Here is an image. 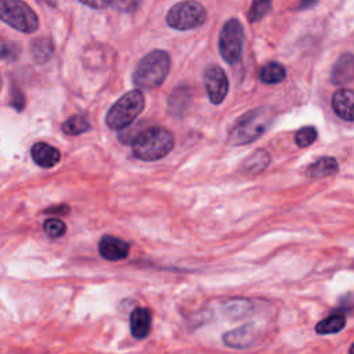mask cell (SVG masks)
<instances>
[{"label":"cell","mask_w":354,"mask_h":354,"mask_svg":"<svg viewBox=\"0 0 354 354\" xmlns=\"http://www.w3.org/2000/svg\"><path fill=\"white\" fill-rule=\"evenodd\" d=\"M170 55L163 50H153L144 55L133 72V83L138 88L153 90L167 77Z\"/></svg>","instance_id":"obj_3"},{"label":"cell","mask_w":354,"mask_h":354,"mask_svg":"<svg viewBox=\"0 0 354 354\" xmlns=\"http://www.w3.org/2000/svg\"><path fill=\"white\" fill-rule=\"evenodd\" d=\"M0 19L22 33H32L39 28L36 12L22 0H0Z\"/></svg>","instance_id":"obj_5"},{"label":"cell","mask_w":354,"mask_h":354,"mask_svg":"<svg viewBox=\"0 0 354 354\" xmlns=\"http://www.w3.org/2000/svg\"><path fill=\"white\" fill-rule=\"evenodd\" d=\"M203 83L209 101L218 105L224 101L228 93V77L218 65H209L203 73Z\"/></svg>","instance_id":"obj_8"},{"label":"cell","mask_w":354,"mask_h":354,"mask_svg":"<svg viewBox=\"0 0 354 354\" xmlns=\"http://www.w3.org/2000/svg\"><path fill=\"white\" fill-rule=\"evenodd\" d=\"M43 230L50 238H59L65 234L66 225L59 218H48V220L44 221Z\"/></svg>","instance_id":"obj_24"},{"label":"cell","mask_w":354,"mask_h":354,"mask_svg":"<svg viewBox=\"0 0 354 354\" xmlns=\"http://www.w3.org/2000/svg\"><path fill=\"white\" fill-rule=\"evenodd\" d=\"M243 39V26L236 18H231L223 25L218 36V51L227 64L234 65L241 59Z\"/></svg>","instance_id":"obj_7"},{"label":"cell","mask_w":354,"mask_h":354,"mask_svg":"<svg viewBox=\"0 0 354 354\" xmlns=\"http://www.w3.org/2000/svg\"><path fill=\"white\" fill-rule=\"evenodd\" d=\"M272 0H253L250 10L248 12L249 22H257L260 21L271 8Z\"/></svg>","instance_id":"obj_22"},{"label":"cell","mask_w":354,"mask_h":354,"mask_svg":"<svg viewBox=\"0 0 354 354\" xmlns=\"http://www.w3.org/2000/svg\"><path fill=\"white\" fill-rule=\"evenodd\" d=\"M173 147L174 136L170 130L159 126L145 129L131 140L134 156L144 162H155L165 158Z\"/></svg>","instance_id":"obj_2"},{"label":"cell","mask_w":354,"mask_h":354,"mask_svg":"<svg viewBox=\"0 0 354 354\" xmlns=\"http://www.w3.org/2000/svg\"><path fill=\"white\" fill-rule=\"evenodd\" d=\"M317 140V129L313 126L301 127L295 134V141L300 148L310 147Z\"/></svg>","instance_id":"obj_23"},{"label":"cell","mask_w":354,"mask_h":354,"mask_svg":"<svg viewBox=\"0 0 354 354\" xmlns=\"http://www.w3.org/2000/svg\"><path fill=\"white\" fill-rule=\"evenodd\" d=\"M275 118L270 106H259L243 113L228 133V142L232 145H246L261 137Z\"/></svg>","instance_id":"obj_1"},{"label":"cell","mask_w":354,"mask_h":354,"mask_svg":"<svg viewBox=\"0 0 354 354\" xmlns=\"http://www.w3.org/2000/svg\"><path fill=\"white\" fill-rule=\"evenodd\" d=\"M346 326V315L342 313L330 314L315 325V332L318 335H333L340 332Z\"/></svg>","instance_id":"obj_18"},{"label":"cell","mask_w":354,"mask_h":354,"mask_svg":"<svg viewBox=\"0 0 354 354\" xmlns=\"http://www.w3.org/2000/svg\"><path fill=\"white\" fill-rule=\"evenodd\" d=\"M317 3H318V0H301L300 4H299V8H300V10L310 8V7H314Z\"/></svg>","instance_id":"obj_28"},{"label":"cell","mask_w":354,"mask_h":354,"mask_svg":"<svg viewBox=\"0 0 354 354\" xmlns=\"http://www.w3.org/2000/svg\"><path fill=\"white\" fill-rule=\"evenodd\" d=\"M12 106L17 109V111H21L25 105V100H24V95L21 94L19 90H14V94H12Z\"/></svg>","instance_id":"obj_26"},{"label":"cell","mask_w":354,"mask_h":354,"mask_svg":"<svg viewBox=\"0 0 354 354\" xmlns=\"http://www.w3.org/2000/svg\"><path fill=\"white\" fill-rule=\"evenodd\" d=\"M91 127L90 120L84 115H73L62 123V131L68 136H79Z\"/></svg>","instance_id":"obj_21"},{"label":"cell","mask_w":354,"mask_h":354,"mask_svg":"<svg viewBox=\"0 0 354 354\" xmlns=\"http://www.w3.org/2000/svg\"><path fill=\"white\" fill-rule=\"evenodd\" d=\"M337 160L330 156H324L311 163L307 170L306 176L311 178H321V177H328L332 176L337 171Z\"/></svg>","instance_id":"obj_16"},{"label":"cell","mask_w":354,"mask_h":354,"mask_svg":"<svg viewBox=\"0 0 354 354\" xmlns=\"http://www.w3.org/2000/svg\"><path fill=\"white\" fill-rule=\"evenodd\" d=\"M17 51L15 46L4 41L0 39V59H7V58H15Z\"/></svg>","instance_id":"obj_25"},{"label":"cell","mask_w":354,"mask_h":354,"mask_svg":"<svg viewBox=\"0 0 354 354\" xmlns=\"http://www.w3.org/2000/svg\"><path fill=\"white\" fill-rule=\"evenodd\" d=\"M252 310H253L252 301L248 299H241V297L231 299V300L225 301L223 306L224 314L232 319L245 318L252 313Z\"/></svg>","instance_id":"obj_17"},{"label":"cell","mask_w":354,"mask_h":354,"mask_svg":"<svg viewBox=\"0 0 354 354\" xmlns=\"http://www.w3.org/2000/svg\"><path fill=\"white\" fill-rule=\"evenodd\" d=\"M83 4L91 7V8H105L106 6L111 4L112 0H79Z\"/></svg>","instance_id":"obj_27"},{"label":"cell","mask_w":354,"mask_h":354,"mask_svg":"<svg viewBox=\"0 0 354 354\" xmlns=\"http://www.w3.org/2000/svg\"><path fill=\"white\" fill-rule=\"evenodd\" d=\"M271 156L266 149L253 151L242 163V171L248 176H257L268 167Z\"/></svg>","instance_id":"obj_15"},{"label":"cell","mask_w":354,"mask_h":354,"mask_svg":"<svg viewBox=\"0 0 354 354\" xmlns=\"http://www.w3.org/2000/svg\"><path fill=\"white\" fill-rule=\"evenodd\" d=\"M353 102H354V94L350 88H339L332 95V108L335 113L347 122L354 120Z\"/></svg>","instance_id":"obj_11"},{"label":"cell","mask_w":354,"mask_h":354,"mask_svg":"<svg viewBox=\"0 0 354 354\" xmlns=\"http://www.w3.org/2000/svg\"><path fill=\"white\" fill-rule=\"evenodd\" d=\"M286 76V69L279 62H268L260 71V80L266 84H277Z\"/></svg>","instance_id":"obj_19"},{"label":"cell","mask_w":354,"mask_h":354,"mask_svg":"<svg viewBox=\"0 0 354 354\" xmlns=\"http://www.w3.org/2000/svg\"><path fill=\"white\" fill-rule=\"evenodd\" d=\"M354 77V59L351 53H346L339 57V59L335 62L332 72H330V80L336 86H343L346 83H350Z\"/></svg>","instance_id":"obj_12"},{"label":"cell","mask_w":354,"mask_h":354,"mask_svg":"<svg viewBox=\"0 0 354 354\" xmlns=\"http://www.w3.org/2000/svg\"><path fill=\"white\" fill-rule=\"evenodd\" d=\"M54 54V44L50 37H39L32 43V55L36 62H47Z\"/></svg>","instance_id":"obj_20"},{"label":"cell","mask_w":354,"mask_h":354,"mask_svg":"<svg viewBox=\"0 0 354 354\" xmlns=\"http://www.w3.org/2000/svg\"><path fill=\"white\" fill-rule=\"evenodd\" d=\"M30 152H32V158H33L35 163L41 167H53L61 159L59 151L46 142H36L32 147Z\"/></svg>","instance_id":"obj_14"},{"label":"cell","mask_w":354,"mask_h":354,"mask_svg":"<svg viewBox=\"0 0 354 354\" xmlns=\"http://www.w3.org/2000/svg\"><path fill=\"white\" fill-rule=\"evenodd\" d=\"M151 313L148 308L138 307L130 314V332L136 339H144L151 330Z\"/></svg>","instance_id":"obj_13"},{"label":"cell","mask_w":354,"mask_h":354,"mask_svg":"<svg viewBox=\"0 0 354 354\" xmlns=\"http://www.w3.org/2000/svg\"><path fill=\"white\" fill-rule=\"evenodd\" d=\"M259 330L254 324H245L223 335V343L232 348H246L256 343Z\"/></svg>","instance_id":"obj_9"},{"label":"cell","mask_w":354,"mask_h":354,"mask_svg":"<svg viewBox=\"0 0 354 354\" xmlns=\"http://www.w3.org/2000/svg\"><path fill=\"white\" fill-rule=\"evenodd\" d=\"M0 88H1V77H0Z\"/></svg>","instance_id":"obj_29"},{"label":"cell","mask_w":354,"mask_h":354,"mask_svg":"<svg viewBox=\"0 0 354 354\" xmlns=\"http://www.w3.org/2000/svg\"><path fill=\"white\" fill-rule=\"evenodd\" d=\"M100 254L109 261H119L127 257L130 252V245L116 236L104 235L98 242Z\"/></svg>","instance_id":"obj_10"},{"label":"cell","mask_w":354,"mask_h":354,"mask_svg":"<svg viewBox=\"0 0 354 354\" xmlns=\"http://www.w3.org/2000/svg\"><path fill=\"white\" fill-rule=\"evenodd\" d=\"M206 21L205 7L195 0H185L174 4L166 15V22L177 30L195 29Z\"/></svg>","instance_id":"obj_6"},{"label":"cell","mask_w":354,"mask_h":354,"mask_svg":"<svg viewBox=\"0 0 354 354\" xmlns=\"http://www.w3.org/2000/svg\"><path fill=\"white\" fill-rule=\"evenodd\" d=\"M145 106L144 94L140 90L127 91L106 112L105 122L113 130H122L130 126Z\"/></svg>","instance_id":"obj_4"}]
</instances>
